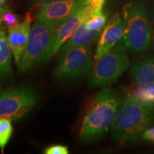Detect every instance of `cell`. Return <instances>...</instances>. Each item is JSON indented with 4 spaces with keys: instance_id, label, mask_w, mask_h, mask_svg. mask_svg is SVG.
Listing matches in <instances>:
<instances>
[{
    "instance_id": "1",
    "label": "cell",
    "mask_w": 154,
    "mask_h": 154,
    "mask_svg": "<svg viewBox=\"0 0 154 154\" xmlns=\"http://www.w3.org/2000/svg\"><path fill=\"white\" fill-rule=\"evenodd\" d=\"M153 121L154 106L131 96L119 107L111 125V134L119 143L136 142L142 139L144 131Z\"/></svg>"
},
{
    "instance_id": "2",
    "label": "cell",
    "mask_w": 154,
    "mask_h": 154,
    "mask_svg": "<svg viewBox=\"0 0 154 154\" xmlns=\"http://www.w3.org/2000/svg\"><path fill=\"white\" fill-rule=\"evenodd\" d=\"M121 104L116 91L106 87L98 92L90 101L81 127L79 137L84 141L97 139L111 127Z\"/></svg>"
},
{
    "instance_id": "3",
    "label": "cell",
    "mask_w": 154,
    "mask_h": 154,
    "mask_svg": "<svg viewBox=\"0 0 154 154\" xmlns=\"http://www.w3.org/2000/svg\"><path fill=\"white\" fill-rule=\"evenodd\" d=\"M122 17L124 29L121 42L125 47L135 52L149 49L151 32L143 6L134 2L126 4L123 8Z\"/></svg>"
},
{
    "instance_id": "4",
    "label": "cell",
    "mask_w": 154,
    "mask_h": 154,
    "mask_svg": "<svg viewBox=\"0 0 154 154\" xmlns=\"http://www.w3.org/2000/svg\"><path fill=\"white\" fill-rule=\"evenodd\" d=\"M129 66L126 47L121 42L94 61L90 74V86L98 87L114 82Z\"/></svg>"
},
{
    "instance_id": "5",
    "label": "cell",
    "mask_w": 154,
    "mask_h": 154,
    "mask_svg": "<svg viewBox=\"0 0 154 154\" xmlns=\"http://www.w3.org/2000/svg\"><path fill=\"white\" fill-rule=\"evenodd\" d=\"M61 54L54 70L56 79H76L91 70L93 64L92 44L74 47Z\"/></svg>"
},
{
    "instance_id": "6",
    "label": "cell",
    "mask_w": 154,
    "mask_h": 154,
    "mask_svg": "<svg viewBox=\"0 0 154 154\" xmlns=\"http://www.w3.org/2000/svg\"><path fill=\"white\" fill-rule=\"evenodd\" d=\"M57 26L36 19L29 37L26 50L21 62L20 69L26 72L36 63L43 61L54 34Z\"/></svg>"
},
{
    "instance_id": "7",
    "label": "cell",
    "mask_w": 154,
    "mask_h": 154,
    "mask_svg": "<svg viewBox=\"0 0 154 154\" xmlns=\"http://www.w3.org/2000/svg\"><path fill=\"white\" fill-rule=\"evenodd\" d=\"M37 94L28 87H17L0 92V117L17 121L36 105Z\"/></svg>"
},
{
    "instance_id": "8",
    "label": "cell",
    "mask_w": 154,
    "mask_h": 154,
    "mask_svg": "<svg viewBox=\"0 0 154 154\" xmlns=\"http://www.w3.org/2000/svg\"><path fill=\"white\" fill-rule=\"evenodd\" d=\"M102 11L103 10L96 9L88 3V1L87 4L79 9L73 16L58 26L43 61L50 60L54 56L57 54L83 23L86 22L94 15L103 13Z\"/></svg>"
},
{
    "instance_id": "9",
    "label": "cell",
    "mask_w": 154,
    "mask_h": 154,
    "mask_svg": "<svg viewBox=\"0 0 154 154\" xmlns=\"http://www.w3.org/2000/svg\"><path fill=\"white\" fill-rule=\"evenodd\" d=\"M87 2L88 0H66L42 4L37 19L57 27L86 5Z\"/></svg>"
},
{
    "instance_id": "10",
    "label": "cell",
    "mask_w": 154,
    "mask_h": 154,
    "mask_svg": "<svg viewBox=\"0 0 154 154\" xmlns=\"http://www.w3.org/2000/svg\"><path fill=\"white\" fill-rule=\"evenodd\" d=\"M32 22V17L30 13H26L23 22L9 29L7 39L14 56L15 63L19 69L28 43Z\"/></svg>"
},
{
    "instance_id": "11",
    "label": "cell",
    "mask_w": 154,
    "mask_h": 154,
    "mask_svg": "<svg viewBox=\"0 0 154 154\" xmlns=\"http://www.w3.org/2000/svg\"><path fill=\"white\" fill-rule=\"evenodd\" d=\"M124 25L122 15L116 14L111 17L100 34L94 61L104 54L116 45L124 34Z\"/></svg>"
},
{
    "instance_id": "12",
    "label": "cell",
    "mask_w": 154,
    "mask_h": 154,
    "mask_svg": "<svg viewBox=\"0 0 154 154\" xmlns=\"http://www.w3.org/2000/svg\"><path fill=\"white\" fill-rule=\"evenodd\" d=\"M131 75L139 86H148L154 83V55L142 57L133 65Z\"/></svg>"
},
{
    "instance_id": "13",
    "label": "cell",
    "mask_w": 154,
    "mask_h": 154,
    "mask_svg": "<svg viewBox=\"0 0 154 154\" xmlns=\"http://www.w3.org/2000/svg\"><path fill=\"white\" fill-rule=\"evenodd\" d=\"M101 32L92 29L88 26L85 22L78 28L66 43L61 47V54L74 47L92 44L99 37Z\"/></svg>"
},
{
    "instance_id": "14",
    "label": "cell",
    "mask_w": 154,
    "mask_h": 154,
    "mask_svg": "<svg viewBox=\"0 0 154 154\" xmlns=\"http://www.w3.org/2000/svg\"><path fill=\"white\" fill-rule=\"evenodd\" d=\"M11 50L5 31L0 35V79L10 76L11 71Z\"/></svg>"
},
{
    "instance_id": "15",
    "label": "cell",
    "mask_w": 154,
    "mask_h": 154,
    "mask_svg": "<svg viewBox=\"0 0 154 154\" xmlns=\"http://www.w3.org/2000/svg\"><path fill=\"white\" fill-rule=\"evenodd\" d=\"M133 96L146 105L154 106V83L148 86H140Z\"/></svg>"
},
{
    "instance_id": "16",
    "label": "cell",
    "mask_w": 154,
    "mask_h": 154,
    "mask_svg": "<svg viewBox=\"0 0 154 154\" xmlns=\"http://www.w3.org/2000/svg\"><path fill=\"white\" fill-rule=\"evenodd\" d=\"M11 120L0 117V149L3 153L13 133V127Z\"/></svg>"
},
{
    "instance_id": "17",
    "label": "cell",
    "mask_w": 154,
    "mask_h": 154,
    "mask_svg": "<svg viewBox=\"0 0 154 154\" xmlns=\"http://www.w3.org/2000/svg\"><path fill=\"white\" fill-rule=\"evenodd\" d=\"M86 22L89 28L101 32L106 22V16L103 13L96 14L88 19Z\"/></svg>"
},
{
    "instance_id": "18",
    "label": "cell",
    "mask_w": 154,
    "mask_h": 154,
    "mask_svg": "<svg viewBox=\"0 0 154 154\" xmlns=\"http://www.w3.org/2000/svg\"><path fill=\"white\" fill-rule=\"evenodd\" d=\"M2 22L7 28L9 29L18 24L19 21L17 15L14 14L10 9H8L4 13L2 16Z\"/></svg>"
},
{
    "instance_id": "19",
    "label": "cell",
    "mask_w": 154,
    "mask_h": 154,
    "mask_svg": "<svg viewBox=\"0 0 154 154\" xmlns=\"http://www.w3.org/2000/svg\"><path fill=\"white\" fill-rule=\"evenodd\" d=\"M46 154H68V147L63 145H53L44 150Z\"/></svg>"
},
{
    "instance_id": "20",
    "label": "cell",
    "mask_w": 154,
    "mask_h": 154,
    "mask_svg": "<svg viewBox=\"0 0 154 154\" xmlns=\"http://www.w3.org/2000/svg\"><path fill=\"white\" fill-rule=\"evenodd\" d=\"M142 139L149 140V141L154 142V126L149 127V128L144 131Z\"/></svg>"
},
{
    "instance_id": "21",
    "label": "cell",
    "mask_w": 154,
    "mask_h": 154,
    "mask_svg": "<svg viewBox=\"0 0 154 154\" xmlns=\"http://www.w3.org/2000/svg\"><path fill=\"white\" fill-rule=\"evenodd\" d=\"M59 1H66V0H34V3L35 4V5H42V4L44 3L54 2Z\"/></svg>"
},
{
    "instance_id": "22",
    "label": "cell",
    "mask_w": 154,
    "mask_h": 154,
    "mask_svg": "<svg viewBox=\"0 0 154 154\" xmlns=\"http://www.w3.org/2000/svg\"><path fill=\"white\" fill-rule=\"evenodd\" d=\"M8 9H9L7 6L4 5V6H2V7H0V24L2 23V16H3L4 13H5L6 11L8 10Z\"/></svg>"
},
{
    "instance_id": "23",
    "label": "cell",
    "mask_w": 154,
    "mask_h": 154,
    "mask_svg": "<svg viewBox=\"0 0 154 154\" xmlns=\"http://www.w3.org/2000/svg\"><path fill=\"white\" fill-rule=\"evenodd\" d=\"M151 32V46L154 45V18L152 19L151 24L150 25Z\"/></svg>"
},
{
    "instance_id": "24",
    "label": "cell",
    "mask_w": 154,
    "mask_h": 154,
    "mask_svg": "<svg viewBox=\"0 0 154 154\" xmlns=\"http://www.w3.org/2000/svg\"><path fill=\"white\" fill-rule=\"evenodd\" d=\"M6 1H7V0H0V7L5 5V4L6 3Z\"/></svg>"
},
{
    "instance_id": "25",
    "label": "cell",
    "mask_w": 154,
    "mask_h": 154,
    "mask_svg": "<svg viewBox=\"0 0 154 154\" xmlns=\"http://www.w3.org/2000/svg\"><path fill=\"white\" fill-rule=\"evenodd\" d=\"M2 31H3V29L1 28V26H0V35H1V34H2Z\"/></svg>"
},
{
    "instance_id": "26",
    "label": "cell",
    "mask_w": 154,
    "mask_h": 154,
    "mask_svg": "<svg viewBox=\"0 0 154 154\" xmlns=\"http://www.w3.org/2000/svg\"><path fill=\"white\" fill-rule=\"evenodd\" d=\"M0 92H1V90H0Z\"/></svg>"
}]
</instances>
